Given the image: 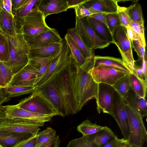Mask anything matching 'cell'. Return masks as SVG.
Masks as SVG:
<instances>
[{
    "mask_svg": "<svg viewBox=\"0 0 147 147\" xmlns=\"http://www.w3.org/2000/svg\"><path fill=\"white\" fill-rule=\"evenodd\" d=\"M94 57L87 59L81 67L77 64L72 56L70 61L71 85L78 112L89 100L97 97L98 84L89 72L94 67Z\"/></svg>",
    "mask_w": 147,
    "mask_h": 147,
    "instance_id": "1",
    "label": "cell"
},
{
    "mask_svg": "<svg viewBox=\"0 0 147 147\" xmlns=\"http://www.w3.org/2000/svg\"><path fill=\"white\" fill-rule=\"evenodd\" d=\"M16 105L29 111L51 117L59 115L58 111L53 104L36 87L30 96L19 101Z\"/></svg>",
    "mask_w": 147,
    "mask_h": 147,
    "instance_id": "2",
    "label": "cell"
},
{
    "mask_svg": "<svg viewBox=\"0 0 147 147\" xmlns=\"http://www.w3.org/2000/svg\"><path fill=\"white\" fill-rule=\"evenodd\" d=\"M125 106L129 127L128 140L132 147H142L147 140V132L143 122V117L125 102Z\"/></svg>",
    "mask_w": 147,
    "mask_h": 147,
    "instance_id": "3",
    "label": "cell"
},
{
    "mask_svg": "<svg viewBox=\"0 0 147 147\" xmlns=\"http://www.w3.org/2000/svg\"><path fill=\"white\" fill-rule=\"evenodd\" d=\"M16 20L20 33L24 36H36L51 29L46 24L45 18L38 10L31 12L20 19Z\"/></svg>",
    "mask_w": 147,
    "mask_h": 147,
    "instance_id": "4",
    "label": "cell"
},
{
    "mask_svg": "<svg viewBox=\"0 0 147 147\" xmlns=\"http://www.w3.org/2000/svg\"><path fill=\"white\" fill-rule=\"evenodd\" d=\"M70 60L62 69L53 77H55L57 80L68 115H73L78 112L71 87L69 74Z\"/></svg>",
    "mask_w": 147,
    "mask_h": 147,
    "instance_id": "5",
    "label": "cell"
},
{
    "mask_svg": "<svg viewBox=\"0 0 147 147\" xmlns=\"http://www.w3.org/2000/svg\"><path fill=\"white\" fill-rule=\"evenodd\" d=\"M72 56L70 49L64 39L60 51L53 58L46 72L34 86L37 88L42 86L58 74L67 64Z\"/></svg>",
    "mask_w": 147,
    "mask_h": 147,
    "instance_id": "6",
    "label": "cell"
},
{
    "mask_svg": "<svg viewBox=\"0 0 147 147\" xmlns=\"http://www.w3.org/2000/svg\"><path fill=\"white\" fill-rule=\"evenodd\" d=\"M112 35V43L117 47L123 61L133 72L135 61L131 43L127 36L126 28L122 25L119 26L114 30Z\"/></svg>",
    "mask_w": 147,
    "mask_h": 147,
    "instance_id": "7",
    "label": "cell"
},
{
    "mask_svg": "<svg viewBox=\"0 0 147 147\" xmlns=\"http://www.w3.org/2000/svg\"><path fill=\"white\" fill-rule=\"evenodd\" d=\"M80 37L87 47L94 52L97 49H103L110 44L101 39L89 24L86 18L79 19L76 18L75 27Z\"/></svg>",
    "mask_w": 147,
    "mask_h": 147,
    "instance_id": "8",
    "label": "cell"
},
{
    "mask_svg": "<svg viewBox=\"0 0 147 147\" xmlns=\"http://www.w3.org/2000/svg\"><path fill=\"white\" fill-rule=\"evenodd\" d=\"M37 88L53 104L59 116L64 117L69 115L55 77L51 78L44 85Z\"/></svg>",
    "mask_w": 147,
    "mask_h": 147,
    "instance_id": "9",
    "label": "cell"
},
{
    "mask_svg": "<svg viewBox=\"0 0 147 147\" xmlns=\"http://www.w3.org/2000/svg\"><path fill=\"white\" fill-rule=\"evenodd\" d=\"M41 125L25 120L7 117L0 109V130L17 132L37 134Z\"/></svg>",
    "mask_w": 147,
    "mask_h": 147,
    "instance_id": "10",
    "label": "cell"
},
{
    "mask_svg": "<svg viewBox=\"0 0 147 147\" xmlns=\"http://www.w3.org/2000/svg\"><path fill=\"white\" fill-rule=\"evenodd\" d=\"M97 84L102 83L111 86L120 78L129 74L118 68L103 65L94 67L89 71Z\"/></svg>",
    "mask_w": 147,
    "mask_h": 147,
    "instance_id": "11",
    "label": "cell"
},
{
    "mask_svg": "<svg viewBox=\"0 0 147 147\" xmlns=\"http://www.w3.org/2000/svg\"><path fill=\"white\" fill-rule=\"evenodd\" d=\"M0 109L9 118L23 119L43 126L45 123L50 121L51 117L32 112L21 109L16 105L0 106Z\"/></svg>",
    "mask_w": 147,
    "mask_h": 147,
    "instance_id": "12",
    "label": "cell"
},
{
    "mask_svg": "<svg viewBox=\"0 0 147 147\" xmlns=\"http://www.w3.org/2000/svg\"><path fill=\"white\" fill-rule=\"evenodd\" d=\"M115 92L112 86L102 83L98 84L96 100L97 110L99 113L102 112L112 115Z\"/></svg>",
    "mask_w": 147,
    "mask_h": 147,
    "instance_id": "13",
    "label": "cell"
},
{
    "mask_svg": "<svg viewBox=\"0 0 147 147\" xmlns=\"http://www.w3.org/2000/svg\"><path fill=\"white\" fill-rule=\"evenodd\" d=\"M39 79V72L28 63L21 70L13 75L7 86L34 85Z\"/></svg>",
    "mask_w": 147,
    "mask_h": 147,
    "instance_id": "14",
    "label": "cell"
},
{
    "mask_svg": "<svg viewBox=\"0 0 147 147\" xmlns=\"http://www.w3.org/2000/svg\"><path fill=\"white\" fill-rule=\"evenodd\" d=\"M117 94L114 97L112 116L117 122L123 138L128 140L129 136V127L127 114L125 106V102Z\"/></svg>",
    "mask_w": 147,
    "mask_h": 147,
    "instance_id": "15",
    "label": "cell"
},
{
    "mask_svg": "<svg viewBox=\"0 0 147 147\" xmlns=\"http://www.w3.org/2000/svg\"><path fill=\"white\" fill-rule=\"evenodd\" d=\"M30 49L53 43H61L63 39L57 30L51 28L49 30L34 36H24Z\"/></svg>",
    "mask_w": 147,
    "mask_h": 147,
    "instance_id": "16",
    "label": "cell"
},
{
    "mask_svg": "<svg viewBox=\"0 0 147 147\" xmlns=\"http://www.w3.org/2000/svg\"><path fill=\"white\" fill-rule=\"evenodd\" d=\"M118 1L115 0H87L81 5L92 14L104 12L107 14L117 13L119 6Z\"/></svg>",
    "mask_w": 147,
    "mask_h": 147,
    "instance_id": "17",
    "label": "cell"
},
{
    "mask_svg": "<svg viewBox=\"0 0 147 147\" xmlns=\"http://www.w3.org/2000/svg\"><path fill=\"white\" fill-rule=\"evenodd\" d=\"M35 134L0 130V147H15Z\"/></svg>",
    "mask_w": 147,
    "mask_h": 147,
    "instance_id": "18",
    "label": "cell"
},
{
    "mask_svg": "<svg viewBox=\"0 0 147 147\" xmlns=\"http://www.w3.org/2000/svg\"><path fill=\"white\" fill-rule=\"evenodd\" d=\"M7 36L8 38L10 56L9 61L14 59L21 54H28L30 48L23 34L18 33L14 37H12Z\"/></svg>",
    "mask_w": 147,
    "mask_h": 147,
    "instance_id": "19",
    "label": "cell"
},
{
    "mask_svg": "<svg viewBox=\"0 0 147 147\" xmlns=\"http://www.w3.org/2000/svg\"><path fill=\"white\" fill-rule=\"evenodd\" d=\"M68 9L67 0H40L38 10L45 18L48 15L66 11Z\"/></svg>",
    "mask_w": 147,
    "mask_h": 147,
    "instance_id": "20",
    "label": "cell"
},
{
    "mask_svg": "<svg viewBox=\"0 0 147 147\" xmlns=\"http://www.w3.org/2000/svg\"><path fill=\"white\" fill-rule=\"evenodd\" d=\"M62 45V42L53 43L30 49L28 54L29 59L55 57L60 51Z\"/></svg>",
    "mask_w": 147,
    "mask_h": 147,
    "instance_id": "21",
    "label": "cell"
},
{
    "mask_svg": "<svg viewBox=\"0 0 147 147\" xmlns=\"http://www.w3.org/2000/svg\"><path fill=\"white\" fill-rule=\"evenodd\" d=\"M0 30L1 32L11 37L20 33L19 27L14 17L2 9L0 11Z\"/></svg>",
    "mask_w": 147,
    "mask_h": 147,
    "instance_id": "22",
    "label": "cell"
},
{
    "mask_svg": "<svg viewBox=\"0 0 147 147\" xmlns=\"http://www.w3.org/2000/svg\"><path fill=\"white\" fill-rule=\"evenodd\" d=\"M85 136L92 147H102L117 137L111 129L106 126L94 134Z\"/></svg>",
    "mask_w": 147,
    "mask_h": 147,
    "instance_id": "23",
    "label": "cell"
},
{
    "mask_svg": "<svg viewBox=\"0 0 147 147\" xmlns=\"http://www.w3.org/2000/svg\"><path fill=\"white\" fill-rule=\"evenodd\" d=\"M99 65H106L118 68L129 74L132 72L122 59L113 57L95 56L94 67Z\"/></svg>",
    "mask_w": 147,
    "mask_h": 147,
    "instance_id": "24",
    "label": "cell"
},
{
    "mask_svg": "<svg viewBox=\"0 0 147 147\" xmlns=\"http://www.w3.org/2000/svg\"><path fill=\"white\" fill-rule=\"evenodd\" d=\"M86 18L90 26L101 39L110 44L112 43V35L105 24L89 16Z\"/></svg>",
    "mask_w": 147,
    "mask_h": 147,
    "instance_id": "25",
    "label": "cell"
},
{
    "mask_svg": "<svg viewBox=\"0 0 147 147\" xmlns=\"http://www.w3.org/2000/svg\"><path fill=\"white\" fill-rule=\"evenodd\" d=\"M125 102L140 113L143 117H147V104L145 98L139 97L131 89Z\"/></svg>",
    "mask_w": 147,
    "mask_h": 147,
    "instance_id": "26",
    "label": "cell"
},
{
    "mask_svg": "<svg viewBox=\"0 0 147 147\" xmlns=\"http://www.w3.org/2000/svg\"><path fill=\"white\" fill-rule=\"evenodd\" d=\"M67 34L71 38L86 59H88L95 56L94 52L87 47L75 27L68 29Z\"/></svg>",
    "mask_w": 147,
    "mask_h": 147,
    "instance_id": "27",
    "label": "cell"
},
{
    "mask_svg": "<svg viewBox=\"0 0 147 147\" xmlns=\"http://www.w3.org/2000/svg\"><path fill=\"white\" fill-rule=\"evenodd\" d=\"M132 89L139 97L145 98L147 88V80H143L138 77L133 72L129 74Z\"/></svg>",
    "mask_w": 147,
    "mask_h": 147,
    "instance_id": "28",
    "label": "cell"
},
{
    "mask_svg": "<svg viewBox=\"0 0 147 147\" xmlns=\"http://www.w3.org/2000/svg\"><path fill=\"white\" fill-rule=\"evenodd\" d=\"M112 86L120 97L125 101L130 91L132 89L129 74L120 78Z\"/></svg>",
    "mask_w": 147,
    "mask_h": 147,
    "instance_id": "29",
    "label": "cell"
},
{
    "mask_svg": "<svg viewBox=\"0 0 147 147\" xmlns=\"http://www.w3.org/2000/svg\"><path fill=\"white\" fill-rule=\"evenodd\" d=\"M55 57L34 58L29 59L28 63L31 65L39 72L38 80L46 72L53 59Z\"/></svg>",
    "mask_w": 147,
    "mask_h": 147,
    "instance_id": "30",
    "label": "cell"
},
{
    "mask_svg": "<svg viewBox=\"0 0 147 147\" xmlns=\"http://www.w3.org/2000/svg\"><path fill=\"white\" fill-rule=\"evenodd\" d=\"M40 0H28L22 7L16 11H12L16 20L20 19L27 16L31 12L38 10Z\"/></svg>",
    "mask_w": 147,
    "mask_h": 147,
    "instance_id": "31",
    "label": "cell"
},
{
    "mask_svg": "<svg viewBox=\"0 0 147 147\" xmlns=\"http://www.w3.org/2000/svg\"><path fill=\"white\" fill-rule=\"evenodd\" d=\"M64 38L70 49L73 58L76 63L79 66H82L87 59L84 57L73 40L68 34H66Z\"/></svg>",
    "mask_w": 147,
    "mask_h": 147,
    "instance_id": "32",
    "label": "cell"
},
{
    "mask_svg": "<svg viewBox=\"0 0 147 147\" xmlns=\"http://www.w3.org/2000/svg\"><path fill=\"white\" fill-rule=\"evenodd\" d=\"M34 85L7 86L5 91L8 97L10 98L32 92L36 88Z\"/></svg>",
    "mask_w": 147,
    "mask_h": 147,
    "instance_id": "33",
    "label": "cell"
},
{
    "mask_svg": "<svg viewBox=\"0 0 147 147\" xmlns=\"http://www.w3.org/2000/svg\"><path fill=\"white\" fill-rule=\"evenodd\" d=\"M29 60L28 54H23L12 60L4 63L11 69L14 75L25 66L28 63Z\"/></svg>",
    "mask_w": 147,
    "mask_h": 147,
    "instance_id": "34",
    "label": "cell"
},
{
    "mask_svg": "<svg viewBox=\"0 0 147 147\" xmlns=\"http://www.w3.org/2000/svg\"><path fill=\"white\" fill-rule=\"evenodd\" d=\"M104 127V126L93 123L86 119L79 125L77 129L83 136H87L94 134L103 129Z\"/></svg>",
    "mask_w": 147,
    "mask_h": 147,
    "instance_id": "35",
    "label": "cell"
},
{
    "mask_svg": "<svg viewBox=\"0 0 147 147\" xmlns=\"http://www.w3.org/2000/svg\"><path fill=\"white\" fill-rule=\"evenodd\" d=\"M125 11L128 17L133 21H139L144 20L141 6L138 2L125 7Z\"/></svg>",
    "mask_w": 147,
    "mask_h": 147,
    "instance_id": "36",
    "label": "cell"
},
{
    "mask_svg": "<svg viewBox=\"0 0 147 147\" xmlns=\"http://www.w3.org/2000/svg\"><path fill=\"white\" fill-rule=\"evenodd\" d=\"M9 47L7 35L0 33V61L6 63L10 59Z\"/></svg>",
    "mask_w": 147,
    "mask_h": 147,
    "instance_id": "37",
    "label": "cell"
},
{
    "mask_svg": "<svg viewBox=\"0 0 147 147\" xmlns=\"http://www.w3.org/2000/svg\"><path fill=\"white\" fill-rule=\"evenodd\" d=\"M56 132L51 127H47L43 131L38 132L36 134V147H39L54 138Z\"/></svg>",
    "mask_w": 147,
    "mask_h": 147,
    "instance_id": "38",
    "label": "cell"
},
{
    "mask_svg": "<svg viewBox=\"0 0 147 147\" xmlns=\"http://www.w3.org/2000/svg\"><path fill=\"white\" fill-rule=\"evenodd\" d=\"M128 18L129 26L133 31L140 36L144 45L146 47V43L144 34V20L139 21H136L131 20L128 17Z\"/></svg>",
    "mask_w": 147,
    "mask_h": 147,
    "instance_id": "39",
    "label": "cell"
},
{
    "mask_svg": "<svg viewBox=\"0 0 147 147\" xmlns=\"http://www.w3.org/2000/svg\"><path fill=\"white\" fill-rule=\"evenodd\" d=\"M106 20L108 28L112 34L114 30L121 25L118 12L107 14Z\"/></svg>",
    "mask_w": 147,
    "mask_h": 147,
    "instance_id": "40",
    "label": "cell"
},
{
    "mask_svg": "<svg viewBox=\"0 0 147 147\" xmlns=\"http://www.w3.org/2000/svg\"><path fill=\"white\" fill-rule=\"evenodd\" d=\"M66 147H92L85 136L71 141Z\"/></svg>",
    "mask_w": 147,
    "mask_h": 147,
    "instance_id": "41",
    "label": "cell"
},
{
    "mask_svg": "<svg viewBox=\"0 0 147 147\" xmlns=\"http://www.w3.org/2000/svg\"><path fill=\"white\" fill-rule=\"evenodd\" d=\"M0 69L3 78L7 86L13 76V72L8 66L4 62L0 61Z\"/></svg>",
    "mask_w": 147,
    "mask_h": 147,
    "instance_id": "42",
    "label": "cell"
},
{
    "mask_svg": "<svg viewBox=\"0 0 147 147\" xmlns=\"http://www.w3.org/2000/svg\"><path fill=\"white\" fill-rule=\"evenodd\" d=\"M126 29L127 36L131 41V43L133 40H137L144 48H145L140 36L133 30L129 25L126 28Z\"/></svg>",
    "mask_w": 147,
    "mask_h": 147,
    "instance_id": "43",
    "label": "cell"
},
{
    "mask_svg": "<svg viewBox=\"0 0 147 147\" xmlns=\"http://www.w3.org/2000/svg\"><path fill=\"white\" fill-rule=\"evenodd\" d=\"M74 9L76 16L79 19L85 18L92 14L88 10L81 5L76 7Z\"/></svg>",
    "mask_w": 147,
    "mask_h": 147,
    "instance_id": "44",
    "label": "cell"
},
{
    "mask_svg": "<svg viewBox=\"0 0 147 147\" xmlns=\"http://www.w3.org/2000/svg\"><path fill=\"white\" fill-rule=\"evenodd\" d=\"M131 44L141 60L145 57V48L138 41L133 40L131 42Z\"/></svg>",
    "mask_w": 147,
    "mask_h": 147,
    "instance_id": "45",
    "label": "cell"
},
{
    "mask_svg": "<svg viewBox=\"0 0 147 147\" xmlns=\"http://www.w3.org/2000/svg\"><path fill=\"white\" fill-rule=\"evenodd\" d=\"M125 7L119 6L118 13L121 25L126 28L129 24L128 17L125 11Z\"/></svg>",
    "mask_w": 147,
    "mask_h": 147,
    "instance_id": "46",
    "label": "cell"
},
{
    "mask_svg": "<svg viewBox=\"0 0 147 147\" xmlns=\"http://www.w3.org/2000/svg\"><path fill=\"white\" fill-rule=\"evenodd\" d=\"M37 134H35L32 137L21 142L15 147H36Z\"/></svg>",
    "mask_w": 147,
    "mask_h": 147,
    "instance_id": "47",
    "label": "cell"
},
{
    "mask_svg": "<svg viewBox=\"0 0 147 147\" xmlns=\"http://www.w3.org/2000/svg\"><path fill=\"white\" fill-rule=\"evenodd\" d=\"M0 7L2 10L14 16L12 12L11 0H0Z\"/></svg>",
    "mask_w": 147,
    "mask_h": 147,
    "instance_id": "48",
    "label": "cell"
},
{
    "mask_svg": "<svg viewBox=\"0 0 147 147\" xmlns=\"http://www.w3.org/2000/svg\"><path fill=\"white\" fill-rule=\"evenodd\" d=\"M60 140L58 136L54 138L43 144L39 147H59Z\"/></svg>",
    "mask_w": 147,
    "mask_h": 147,
    "instance_id": "49",
    "label": "cell"
},
{
    "mask_svg": "<svg viewBox=\"0 0 147 147\" xmlns=\"http://www.w3.org/2000/svg\"><path fill=\"white\" fill-rule=\"evenodd\" d=\"M107 14L104 12L92 14L89 17L100 22L105 24L108 27L106 20Z\"/></svg>",
    "mask_w": 147,
    "mask_h": 147,
    "instance_id": "50",
    "label": "cell"
},
{
    "mask_svg": "<svg viewBox=\"0 0 147 147\" xmlns=\"http://www.w3.org/2000/svg\"><path fill=\"white\" fill-rule=\"evenodd\" d=\"M133 72L140 79L143 80H147V76L145 75L141 67L135 64Z\"/></svg>",
    "mask_w": 147,
    "mask_h": 147,
    "instance_id": "51",
    "label": "cell"
},
{
    "mask_svg": "<svg viewBox=\"0 0 147 147\" xmlns=\"http://www.w3.org/2000/svg\"><path fill=\"white\" fill-rule=\"evenodd\" d=\"M28 0H11L12 11L17 10L24 5Z\"/></svg>",
    "mask_w": 147,
    "mask_h": 147,
    "instance_id": "52",
    "label": "cell"
},
{
    "mask_svg": "<svg viewBox=\"0 0 147 147\" xmlns=\"http://www.w3.org/2000/svg\"><path fill=\"white\" fill-rule=\"evenodd\" d=\"M87 0H67L68 9L70 8L75 9L87 1Z\"/></svg>",
    "mask_w": 147,
    "mask_h": 147,
    "instance_id": "53",
    "label": "cell"
},
{
    "mask_svg": "<svg viewBox=\"0 0 147 147\" xmlns=\"http://www.w3.org/2000/svg\"><path fill=\"white\" fill-rule=\"evenodd\" d=\"M9 98L5 91V88L0 86V106L3 103L9 101Z\"/></svg>",
    "mask_w": 147,
    "mask_h": 147,
    "instance_id": "54",
    "label": "cell"
},
{
    "mask_svg": "<svg viewBox=\"0 0 147 147\" xmlns=\"http://www.w3.org/2000/svg\"><path fill=\"white\" fill-rule=\"evenodd\" d=\"M116 147H132L128 140L123 138L119 139Z\"/></svg>",
    "mask_w": 147,
    "mask_h": 147,
    "instance_id": "55",
    "label": "cell"
},
{
    "mask_svg": "<svg viewBox=\"0 0 147 147\" xmlns=\"http://www.w3.org/2000/svg\"><path fill=\"white\" fill-rule=\"evenodd\" d=\"M119 139L117 137L111 141L105 144L102 147H116Z\"/></svg>",
    "mask_w": 147,
    "mask_h": 147,
    "instance_id": "56",
    "label": "cell"
},
{
    "mask_svg": "<svg viewBox=\"0 0 147 147\" xmlns=\"http://www.w3.org/2000/svg\"><path fill=\"white\" fill-rule=\"evenodd\" d=\"M142 61V68L145 75L147 76V61L145 57L141 60Z\"/></svg>",
    "mask_w": 147,
    "mask_h": 147,
    "instance_id": "57",
    "label": "cell"
},
{
    "mask_svg": "<svg viewBox=\"0 0 147 147\" xmlns=\"http://www.w3.org/2000/svg\"><path fill=\"white\" fill-rule=\"evenodd\" d=\"M7 86L0 69V86L3 88H5Z\"/></svg>",
    "mask_w": 147,
    "mask_h": 147,
    "instance_id": "58",
    "label": "cell"
},
{
    "mask_svg": "<svg viewBox=\"0 0 147 147\" xmlns=\"http://www.w3.org/2000/svg\"><path fill=\"white\" fill-rule=\"evenodd\" d=\"M1 9L0 7V11H1Z\"/></svg>",
    "mask_w": 147,
    "mask_h": 147,
    "instance_id": "59",
    "label": "cell"
},
{
    "mask_svg": "<svg viewBox=\"0 0 147 147\" xmlns=\"http://www.w3.org/2000/svg\"><path fill=\"white\" fill-rule=\"evenodd\" d=\"M1 33V32L0 30V33Z\"/></svg>",
    "mask_w": 147,
    "mask_h": 147,
    "instance_id": "60",
    "label": "cell"
}]
</instances>
